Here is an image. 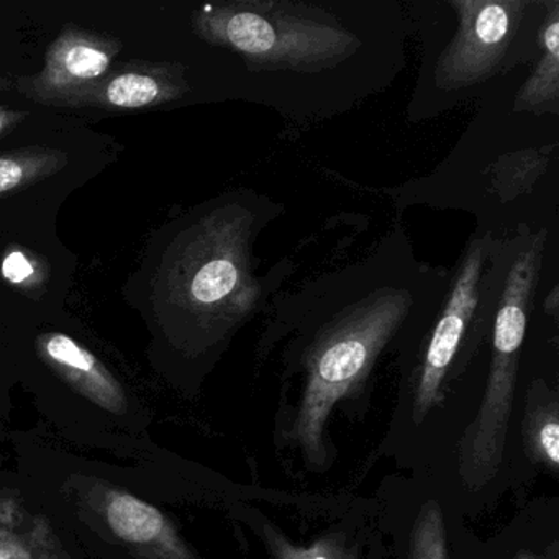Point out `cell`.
Listing matches in <instances>:
<instances>
[{
	"mask_svg": "<svg viewBox=\"0 0 559 559\" xmlns=\"http://www.w3.org/2000/svg\"><path fill=\"white\" fill-rule=\"evenodd\" d=\"M448 281L447 271L421 264L407 235L395 230L366 260L273 299L276 319L296 326L304 342L306 385L294 440L309 463L325 457L332 408L365 381L391 343L433 322Z\"/></svg>",
	"mask_w": 559,
	"mask_h": 559,
	"instance_id": "cell-1",
	"label": "cell"
},
{
	"mask_svg": "<svg viewBox=\"0 0 559 559\" xmlns=\"http://www.w3.org/2000/svg\"><path fill=\"white\" fill-rule=\"evenodd\" d=\"M194 28L205 41L241 55L257 70L310 73L336 67L361 47L336 15L302 2L209 4L195 12Z\"/></svg>",
	"mask_w": 559,
	"mask_h": 559,
	"instance_id": "cell-2",
	"label": "cell"
},
{
	"mask_svg": "<svg viewBox=\"0 0 559 559\" xmlns=\"http://www.w3.org/2000/svg\"><path fill=\"white\" fill-rule=\"evenodd\" d=\"M70 526L109 559H199L158 507L96 474L71 473L61 486Z\"/></svg>",
	"mask_w": 559,
	"mask_h": 559,
	"instance_id": "cell-3",
	"label": "cell"
},
{
	"mask_svg": "<svg viewBox=\"0 0 559 559\" xmlns=\"http://www.w3.org/2000/svg\"><path fill=\"white\" fill-rule=\"evenodd\" d=\"M490 234L471 238L448 281L447 294L437 317L428 329L424 356L415 376L414 420L420 424L440 401L444 379L473 333H480L490 323L496 264Z\"/></svg>",
	"mask_w": 559,
	"mask_h": 559,
	"instance_id": "cell-4",
	"label": "cell"
},
{
	"mask_svg": "<svg viewBox=\"0 0 559 559\" xmlns=\"http://www.w3.org/2000/svg\"><path fill=\"white\" fill-rule=\"evenodd\" d=\"M457 27L435 67L441 91H463L506 70L513 47L530 24L542 21L539 0H454Z\"/></svg>",
	"mask_w": 559,
	"mask_h": 559,
	"instance_id": "cell-5",
	"label": "cell"
},
{
	"mask_svg": "<svg viewBox=\"0 0 559 559\" xmlns=\"http://www.w3.org/2000/svg\"><path fill=\"white\" fill-rule=\"evenodd\" d=\"M122 44L76 25H67L50 45L45 68L28 81L27 96L38 103L61 106L68 97L103 80Z\"/></svg>",
	"mask_w": 559,
	"mask_h": 559,
	"instance_id": "cell-6",
	"label": "cell"
},
{
	"mask_svg": "<svg viewBox=\"0 0 559 559\" xmlns=\"http://www.w3.org/2000/svg\"><path fill=\"white\" fill-rule=\"evenodd\" d=\"M37 348L41 361L94 407L114 417H132V399L122 382L76 340L63 333H45L38 336Z\"/></svg>",
	"mask_w": 559,
	"mask_h": 559,
	"instance_id": "cell-7",
	"label": "cell"
},
{
	"mask_svg": "<svg viewBox=\"0 0 559 559\" xmlns=\"http://www.w3.org/2000/svg\"><path fill=\"white\" fill-rule=\"evenodd\" d=\"M185 76L173 64H130L107 73L93 86L68 97L61 106L136 110L163 106L186 93Z\"/></svg>",
	"mask_w": 559,
	"mask_h": 559,
	"instance_id": "cell-8",
	"label": "cell"
},
{
	"mask_svg": "<svg viewBox=\"0 0 559 559\" xmlns=\"http://www.w3.org/2000/svg\"><path fill=\"white\" fill-rule=\"evenodd\" d=\"M68 546L47 513L0 489V559H67Z\"/></svg>",
	"mask_w": 559,
	"mask_h": 559,
	"instance_id": "cell-9",
	"label": "cell"
},
{
	"mask_svg": "<svg viewBox=\"0 0 559 559\" xmlns=\"http://www.w3.org/2000/svg\"><path fill=\"white\" fill-rule=\"evenodd\" d=\"M542 50L535 70L519 93L513 109L516 112L558 114L559 106V2H545V14L538 28Z\"/></svg>",
	"mask_w": 559,
	"mask_h": 559,
	"instance_id": "cell-10",
	"label": "cell"
},
{
	"mask_svg": "<svg viewBox=\"0 0 559 559\" xmlns=\"http://www.w3.org/2000/svg\"><path fill=\"white\" fill-rule=\"evenodd\" d=\"M68 156L58 150L34 148L0 156V195L22 191L67 165Z\"/></svg>",
	"mask_w": 559,
	"mask_h": 559,
	"instance_id": "cell-11",
	"label": "cell"
},
{
	"mask_svg": "<svg viewBox=\"0 0 559 559\" xmlns=\"http://www.w3.org/2000/svg\"><path fill=\"white\" fill-rule=\"evenodd\" d=\"M411 559H448L443 513L437 502L420 510L412 532Z\"/></svg>",
	"mask_w": 559,
	"mask_h": 559,
	"instance_id": "cell-12",
	"label": "cell"
},
{
	"mask_svg": "<svg viewBox=\"0 0 559 559\" xmlns=\"http://www.w3.org/2000/svg\"><path fill=\"white\" fill-rule=\"evenodd\" d=\"M530 441L533 453L552 471L559 466V421L556 407L543 412L530 427Z\"/></svg>",
	"mask_w": 559,
	"mask_h": 559,
	"instance_id": "cell-13",
	"label": "cell"
},
{
	"mask_svg": "<svg viewBox=\"0 0 559 559\" xmlns=\"http://www.w3.org/2000/svg\"><path fill=\"white\" fill-rule=\"evenodd\" d=\"M2 274L12 284H17V286L22 287H31L34 284L40 283V276H38V270L34 261L21 250L11 251L4 258Z\"/></svg>",
	"mask_w": 559,
	"mask_h": 559,
	"instance_id": "cell-14",
	"label": "cell"
},
{
	"mask_svg": "<svg viewBox=\"0 0 559 559\" xmlns=\"http://www.w3.org/2000/svg\"><path fill=\"white\" fill-rule=\"evenodd\" d=\"M277 558L280 559H342L333 549L326 546H316V548L300 549L294 548L289 543H274Z\"/></svg>",
	"mask_w": 559,
	"mask_h": 559,
	"instance_id": "cell-15",
	"label": "cell"
},
{
	"mask_svg": "<svg viewBox=\"0 0 559 559\" xmlns=\"http://www.w3.org/2000/svg\"><path fill=\"white\" fill-rule=\"evenodd\" d=\"M25 119L24 112H14V110L4 109L0 107V133L8 132L12 127L17 126L19 122Z\"/></svg>",
	"mask_w": 559,
	"mask_h": 559,
	"instance_id": "cell-16",
	"label": "cell"
},
{
	"mask_svg": "<svg viewBox=\"0 0 559 559\" xmlns=\"http://www.w3.org/2000/svg\"><path fill=\"white\" fill-rule=\"evenodd\" d=\"M515 559H548V558H542V556L532 555V552H520V555L516 556Z\"/></svg>",
	"mask_w": 559,
	"mask_h": 559,
	"instance_id": "cell-17",
	"label": "cell"
}]
</instances>
